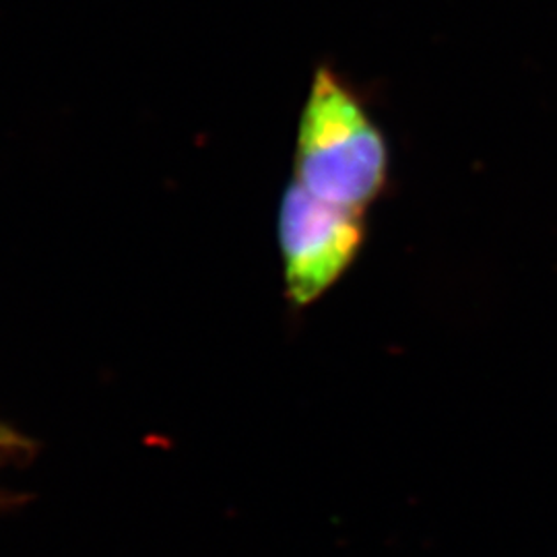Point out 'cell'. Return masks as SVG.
<instances>
[{
    "mask_svg": "<svg viewBox=\"0 0 557 557\" xmlns=\"http://www.w3.org/2000/svg\"><path fill=\"white\" fill-rule=\"evenodd\" d=\"M388 178L391 149L379 122L335 69L320 64L299 114L294 182L317 199L363 215Z\"/></svg>",
    "mask_w": 557,
    "mask_h": 557,
    "instance_id": "6da1fadb",
    "label": "cell"
},
{
    "mask_svg": "<svg viewBox=\"0 0 557 557\" xmlns=\"http://www.w3.org/2000/svg\"><path fill=\"white\" fill-rule=\"evenodd\" d=\"M277 238L287 299L306 308L358 260L366 223L363 215L317 199L292 180L278 202Z\"/></svg>",
    "mask_w": 557,
    "mask_h": 557,
    "instance_id": "7a4b0ae2",
    "label": "cell"
},
{
    "mask_svg": "<svg viewBox=\"0 0 557 557\" xmlns=\"http://www.w3.org/2000/svg\"><path fill=\"white\" fill-rule=\"evenodd\" d=\"M9 446H13V436H11V432H7L4 428H0V450H2V448H9Z\"/></svg>",
    "mask_w": 557,
    "mask_h": 557,
    "instance_id": "3957f363",
    "label": "cell"
}]
</instances>
